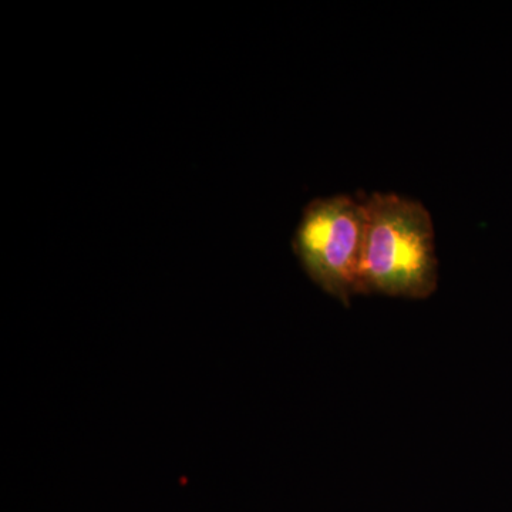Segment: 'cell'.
Here are the masks:
<instances>
[{"label": "cell", "mask_w": 512, "mask_h": 512, "mask_svg": "<svg viewBox=\"0 0 512 512\" xmlns=\"http://www.w3.org/2000/svg\"><path fill=\"white\" fill-rule=\"evenodd\" d=\"M365 237V202L333 195L303 208L292 249L313 284L349 306L360 295Z\"/></svg>", "instance_id": "2"}, {"label": "cell", "mask_w": 512, "mask_h": 512, "mask_svg": "<svg viewBox=\"0 0 512 512\" xmlns=\"http://www.w3.org/2000/svg\"><path fill=\"white\" fill-rule=\"evenodd\" d=\"M366 237L360 295L423 301L439 286L436 232L420 201L375 192L363 198Z\"/></svg>", "instance_id": "1"}]
</instances>
